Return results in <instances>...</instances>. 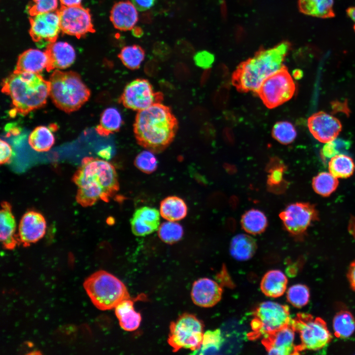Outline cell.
<instances>
[{
    "label": "cell",
    "instance_id": "obj_56",
    "mask_svg": "<svg viewBox=\"0 0 355 355\" xmlns=\"http://www.w3.org/2000/svg\"><path fill=\"white\" fill-rule=\"evenodd\" d=\"M110 152L109 150L103 149L99 152V155L103 157L106 159H108L110 157Z\"/></svg>",
    "mask_w": 355,
    "mask_h": 355
},
{
    "label": "cell",
    "instance_id": "obj_6",
    "mask_svg": "<svg viewBox=\"0 0 355 355\" xmlns=\"http://www.w3.org/2000/svg\"><path fill=\"white\" fill-rule=\"evenodd\" d=\"M83 287L95 306L105 311L115 308L130 299L128 289L119 279L104 270L95 272L83 283Z\"/></svg>",
    "mask_w": 355,
    "mask_h": 355
},
{
    "label": "cell",
    "instance_id": "obj_21",
    "mask_svg": "<svg viewBox=\"0 0 355 355\" xmlns=\"http://www.w3.org/2000/svg\"><path fill=\"white\" fill-rule=\"evenodd\" d=\"M0 224V239L3 247L7 249H14L19 243L17 234H15L16 224L11 205L6 201L1 203Z\"/></svg>",
    "mask_w": 355,
    "mask_h": 355
},
{
    "label": "cell",
    "instance_id": "obj_10",
    "mask_svg": "<svg viewBox=\"0 0 355 355\" xmlns=\"http://www.w3.org/2000/svg\"><path fill=\"white\" fill-rule=\"evenodd\" d=\"M292 76L284 66L267 77L256 93L268 108L277 107L289 100L295 92Z\"/></svg>",
    "mask_w": 355,
    "mask_h": 355
},
{
    "label": "cell",
    "instance_id": "obj_55",
    "mask_svg": "<svg viewBox=\"0 0 355 355\" xmlns=\"http://www.w3.org/2000/svg\"><path fill=\"white\" fill-rule=\"evenodd\" d=\"M292 76L295 79H299L303 76V72L299 69L295 70L292 72Z\"/></svg>",
    "mask_w": 355,
    "mask_h": 355
},
{
    "label": "cell",
    "instance_id": "obj_8",
    "mask_svg": "<svg viewBox=\"0 0 355 355\" xmlns=\"http://www.w3.org/2000/svg\"><path fill=\"white\" fill-rule=\"evenodd\" d=\"M251 323L252 332L249 337L255 339L276 331L291 322L289 308L273 301L260 303L253 313Z\"/></svg>",
    "mask_w": 355,
    "mask_h": 355
},
{
    "label": "cell",
    "instance_id": "obj_4",
    "mask_svg": "<svg viewBox=\"0 0 355 355\" xmlns=\"http://www.w3.org/2000/svg\"><path fill=\"white\" fill-rule=\"evenodd\" d=\"M2 93L10 96L16 112L26 115L46 104L50 82L39 73H14L3 79Z\"/></svg>",
    "mask_w": 355,
    "mask_h": 355
},
{
    "label": "cell",
    "instance_id": "obj_25",
    "mask_svg": "<svg viewBox=\"0 0 355 355\" xmlns=\"http://www.w3.org/2000/svg\"><path fill=\"white\" fill-rule=\"evenodd\" d=\"M115 313L120 327L124 330L132 331L140 326L142 317L134 307V302L130 299L121 302L115 308Z\"/></svg>",
    "mask_w": 355,
    "mask_h": 355
},
{
    "label": "cell",
    "instance_id": "obj_39",
    "mask_svg": "<svg viewBox=\"0 0 355 355\" xmlns=\"http://www.w3.org/2000/svg\"><path fill=\"white\" fill-rule=\"evenodd\" d=\"M288 301L296 308L306 305L309 300L310 291L305 285L296 284L291 286L287 291Z\"/></svg>",
    "mask_w": 355,
    "mask_h": 355
},
{
    "label": "cell",
    "instance_id": "obj_46",
    "mask_svg": "<svg viewBox=\"0 0 355 355\" xmlns=\"http://www.w3.org/2000/svg\"><path fill=\"white\" fill-rule=\"evenodd\" d=\"M152 52L157 59L165 61L170 58L172 50L166 43L163 41H157L153 45Z\"/></svg>",
    "mask_w": 355,
    "mask_h": 355
},
{
    "label": "cell",
    "instance_id": "obj_53",
    "mask_svg": "<svg viewBox=\"0 0 355 355\" xmlns=\"http://www.w3.org/2000/svg\"><path fill=\"white\" fill-rule=\"evenodd\" d=\"M132 34L136 37H141L143 35V31L142 28L135 26L132 29Z\"/></svg>",
    "mask_w": 355,
    "mask_h": 355
},
{
    "label": "cell",
    "instance_id": "obj_35",
    "mask_svg": "<svg viewBox=\"0 0 355 355\" xmlns=\"http://www.w3.org/2000/svg\"><path fill=\"white\" fill-rule=\"evenodd\" d=\"M145 51L139 45H132L124 47L118 57L127 68L134 70L138 69L143 61Z\"/></svg>",
    "mask_w": 355,
    "mask_h": 355
},
{
    "label": "cell",
    "instance_id": "obj_47",
    "mask_svg": "<svg viewBox=\"0 0 355 355\" xmlns=\"http://www.w3.org/2000/svg\"><path fill=\"white\" fill-rule=\"evenodd\" d=\"M176 53L182 58L190 57L194 52L192 45L186 40L180 39L177 40L175 47Z\"/></svg>",
    "mask_w": 355,
    "mask_h": 355
},
{
    "label": "cell",
    "instance_id": "obj_45",
    "mask_svg": "<svg viewBox=\"0 0 355 355\" xmlns=\"http://www.w3.org/2000/svg\"><path fill=\"white\" fill-rule=\"evenodd\" d=\"M193 59L196 66L202 69H208L214 62V57L211 52L203 50L197 52L194 55Z\"/></svg>",
    "mask_w": 355,
    "mask_h": 355
},
{
    "label": "cell",
    "instance_id": "obj_13",
    "mask_svg": "<svg viewBox=\"0 0 355 355\" xmlns=\"http://www.w3.org/2000/svg\"><path fill=\"white\" fill-rule=\"evenodd\" d=\"M317 217L315 206L308 203L291 204L280 213L285 229L294 235L303 233Z\"/></svg>",
    "mask_w": 355,
    "mask_h": 355
},
{
    "label": "cell",
    "instance_id": "obj_23",
    "mask_svg": "<svg viewBox=\"0 0 355 355\" xmlns=\"http://www.w3.org/2000/svg\"><path fill=\"white\" fill-rule=\"evenodd\" d=\"M48 58L45 52L29 49L19 56L13 72L40 73L46 68Z\"/></svg>",
    "mask_w": 355,
    "mask_h": 355
},
{
    "label": "cell",
    "instance_id": "obj_43",
    "mask_svg": "<svg viewBox=\"0 0 355 355\" xmlns=\"http://www.w3.org/2000/svg\"><path fill=\"white\" fill-rule=\"evenodd\" d=\"M274 166H269V175L268 176L267 183L270 186H276L280 184L283 180V176L285 167L280 160L275 158L271 161Z\"/></svg>",
    "mask_w": 355,
    "mask_h": 355
},
{
    "label": "cell",
    "instance_id": "obj_26",
    "mask_svg": "<svg viewBox=\"0 0 355 355\" xmlns=\"http://www.w3.org/2000/svg\"><path fill=\"white\" fill-rule=\"evenodd\" d=\"M257 249L255 240L244 234L234 236L230 243V253L236 260L246 261L250 259Z\"/></svg>",
    "mask_w": 355,
    "mask_h": 355
},
{
    "label": "cell",
    "instance_id": "obj_30",
    "mask_svg": "<svg viewBox=\"0 0 355 355\" xmlns=\"http://www.w3.org/2000/svg\"><path fill=\"white\" fill-rule=\"evenodd\" d=\"M241 223L243 229L252 235L262 233L266 229L268 221L265 214L261 211L252 209L242 215Z\"/></svg>",
    "mask_w": 355,
    "mask_h": 355
},
{
    "label": "cell",
    "instance_id": "obj_54",
    "mask_svg": "<svg viewBox=\"0 0 355 355\" xmlns=\"http://www.w3.org/2000/svg\"><path fill=\"white\" fill-rule=\"evenodd\" d=\"M347 14L354 23L355 31V6L351 7L347 9Z\"/></svg>",
    "mask_w": 355,
    "mask_h": 355
},
{
    "label": "cell",
    "instance_id": "obj_12",
    "mask_svg": "<svg viewBox=\"0 0 355 355\" xmlns=\"http://www.w3.org/2000/svg\"><path fill=\"white\" fill-rule=\"evenodd\" d=\"M61 31L65 34L79 38L88 33H94L89 9L81 5L64 6L57 10Z\"/></svg>",
    "mask_w": 355,
    "mask_h": 355
},
{
    "label": "cell",
    "instance_id": "obj_48",
    "mask_svg": "<svg viewBox=\"0 0 355 355\" xmlns=\"http://www.w3.org/2000/svg\"><path fill=\"white\" fill-rule=\"evenodd\" d=\"M0 164H7L10 162L12 155V150L11 146L5 141L0 140Z\"/></svg>",
    "mask_w": 355,
    "mask_h": 355
},
{
    "label": "cell",
    "instance_id": "obj_33",
    "mask_svg": "<svg viewBox=\"0 0 355 355\" xmlns=\"http://www.w3.org/2000/svg\"><path fill=\"white\" fill-rule=\"evenodd\" d=\"M223 339L219 329L208 330L204 333L200 348L193 351V355H214L219 351Z\"/></svg>",
    "mask_w": 355,
    "mask_h": 355
},
{
    "label": "cell",
    "instance_id": "obj_7",
    "mask_svg": "<svg viewBox=\"0 0 355 355\" xmlns=\"http://www.w3.org/2000/svg\"><path fill=\"white\" fill-rule=\"evenodd\" d=\"M290 324L300 335L301 344L297 346L298 354L305 350H320L332 339L326 322L320 317L314 318L310 314L299 313L291 319Z\"/></svg>",
    "mask_w": 355,
    "mask_h": 355
},
{
    "label": "cell",
    "instance_id": "obj_38",
    "mask_svg": "<svg viewBox=\"0 0 355 355\" xmlns=\"http://www.w3.org/2000/svg\"><path fill=\"white\" fill-rule=\"evenodd\" d=\"M183 234L182 226L174 221L163 223L158 228V235L164 242L172 244L179 241Z\"/></svg>",
    "mask_w": 355,
    "mask_h": 355
},
{
    "label": "cell",
    "instance_id": "obj_32",
    "mask_svg": "<svg viewBox=\"0 0 355 355\" xmlns=\"http://www.w3.org/2000/svg\"><path fill=\"white\" fill-rule=\"evenodd\" d=\"M355 167L353 159L344 154L332 157L328 163L329 172L337 178L350 177L354 173Z\"/></svg>",
    "mask_w": 355,
    "mask_h": 355
},
{
    "label": "cell",
    "instance_id": "obj_15",
    "mask_svg": "<svg viewBox=\"0 0 355 355\" xmlns=\"http://www.w3.org/2000/svg\"><path fill=\"white\" fill-rule=\"evenodd\" d=\"M46 222L44 217L35 211H29L21 218L18 226V243L25 247L41 239L45 235Z\"/></svg>",
    "mask_w": 355,
    "mask_h": 355
},
{
    "label": "cell",
    "instance_id": "obj_42",
    "mask_svg": "<svg viewBox=\"0 0 355 355\" xmlns=\"http://www.w3.org/2000/svg\"><path fill=\"white\" fill-rule=\"evenodd\" d=\"M58 0H33L28 8L30 16L57 10Z\"/></svg>",
    "mask_w": 355,
    "mask_h": 355
},
{
    "label": "cell",
    "instance_id": "obj_37",
    "mask_svg": "<svg viewBox=\"0 0 355 355\" xmlns=\"http://www.w3.org/2000/svg\"><path fill=\"white\" fill-rule=\"evenodd\" d=\"M273 138L284 144H287L294 141L296 137L294 126L289 122L282 121L277 122L272 131Z\"/></svg>",
    "mask_w": 355,
    "mask_h": 355
},
{
    "label": "cell",
    "instance_id": "obj_2",
    "mask_svg": "<svg viewBox=\"0 0 355 355\" xmlns=\"http://www.w3.org/2000/svg\"><path fill=\"white\" fill-rule=\"evenodd\" d=\"M178 121L170 107L161 103L139 111L134 123L138 144L153 153H160L173 141Z\"/></svg>",
    "mask_w": 355,
    "mask_h": 355
},
{
    "label": "cell",
    "instance_id": "obj_52",
    "mask_svg": "<svg viewBox=\"0 0 355 355\" xmlns=\"http://www.w3.org/2000/svg\"><path fill=\"white\" fill-rule=\"evenodd\" d=\"M82 0H60L61 6H75L80 5Z\"/></svg>",
    "mask_w": 355,
    "mask_h": 355
},
{
    "label": "cell",
    "instance_id": "obj_18",
    "mask_svg": "<svg viewBox=\"0 0 355 355\" xmlns=\"http://www.w3.org/2000/svg\"><path fill=\"white\" fill-rule=\"evenodd\" d=\"M222 289L215 281L206 278L197 280L193 284L191 296L193 303L202 307H211L221 299Z\"/></svg>",
    "mask_w": 355,
    "mask_h": 355
},
{
    "label": "cell",
    "instance_id": "obj_19",
    "mask_svg": "<svg viewBox=\"0 0 355 355\" xmlns=\"http://www.w3.org/2000/svg\"><path fill=\"white\" fill-rule=\"evenodd\" d=\"M48 58L46 70L65 69L74 62L75 52L72 46L65 42H54L48 44L44 51Z\"/></svg>",
    "mask_w": 355,
    "mask_h": 355
},
{
    "label": "cell",
    "instance_id": "obj_24",
    "mask_svg": "<svg viewBox=\"0 0 355 355\" xmlns=\"http://www.w3.org/2000/svg\"><path fill=\"white\" fill-rule=\"evenodd\" d=\"M287 284L286 276L280 270H272L267 272L260 282V289L266 296L276 298L285 292Z\"/></svg>",
    "mask_w": 355,
    "mask_h": 355
},
{
    "label": "cell",
    "instance_id": "obj_17",
    "mask_svg": "<svg viewBox=\"0 0 355 355\" xmlns=\"http://www.w3.org/2000/svg\"><path fill=\"white\" fill-rule=\"evenodd\" d=\"M294 330L290 323L263 337L262 343L269 355L298 354L294 344Z\"/></svg>",
    "mask_w": 355,
    "mask_h": 355
},
{
    "label": "cell",
    "instance_id": "obj_36",
    "mask_svg": "<svg viewBox=\"0 0 355 355\" xmlns=\"http://www.w3.org/2000/svg\"><path fill=\"white\" fill-rule=\"evenodd\" d=\"M338 185L337 178L330 172H322L314 178L312 186L315 192L323 196H327L333 192Z\"/></svg>",
    "mask_w": 355,
    "mask_h": 355
},
{
    "label": "cell",
    "instance_id": "obj_44",
    "mask_svg": "<svg viewBox=\"0 0 355 355\" xmlns=\"http://www.w3.org/2000/svg\"><path fill=\"white\" fill-rule=\"evenodd\" d=\"M229 96V86L227 83L221 85L213 97V103L215 106L219 109L224 108L228 103Z\"/></svg>",
    "mask_w": 355,
    "mask_h": 355
},
{
    "label": "cell",
    "instance_id": "obj_1",
    "mask_svg": "<svg viewBox=\"0 0 355 355\" xmlns=\"http://www.w3.org/2000/svg\"><path fill=\"white\" fill-rule=\"evenodd\" d=\"M77 187L76 200L83 207L99 200L107 202L119 189L114 166L106 160L85 157L72 177Z\"/></svg>",
    "mask_w": 355,
    "mask_h": 355
},
{
    "label": "cell",
    "instance_id": "obj_27",
    "mask_svg": "<svg viewBox=\"0 0 355 355\" xmlns=\"http://www.w3.org/2000/svg\"><path fill=\"white\" fill-rule=\"evenodd\" d=\"M334 0H299L300 11L305 15L320 18L334 15Z\"/></svg>",
    "mask_w": 355,
    "mask_h": 355
},
{
    "label": "cell",
    "instance_id": "obj_22",
    "mask_svg": "<svg viewBox=\"0 0 355 355\" xmlns=\"http://www.w3.org/2000/svg\"><path fill=\"white\" fill-rule=\"evenodd\" d=\"M137 8L129 1L115 3L110 11V19L114 27L120 31L132 30L138 20Z\"/></svg>",
    "mask_w": 355,
    "mask_h": 355
},
{
    "label": "cell",
    "instance_id": "obj_14",
    "mask_svg": "<svg viewBox=\"0 0 355 355\" xmlns=\"http://www.w3.org/2000/svg\"><path fill=\"white\" fill-rule=\"evenodd\" d=\"M30 22V35L36 43L54 42L61 31L57 10L31 16Z\"/></svg>",
    "mask_w": 355,
    "mask_h": 355
},
{
    "label": "cell",
    "instance_id": "obj_29",
    "mask_svg": "<svg viewBox=\"0 0 355 355\" xmlns=\"http://www.w3.org/2000/svg\"><path fill=\"white\" fill-rule=\"evenodd\" d=\"M123 123L119 111L115 108L108 107L102 112L99 124L95 128L100 136L106 137L117 132Z\"/></svg>",
    "mask_w": 355,
    "mask_h": 355
},
{
    "label": "cell",
    "instance_id": "obj_31",
    "mask_svg": "<svg viewBox=\"0 0 355 355\" xmlns=\"http://www.w3.org/2000/svg\"><path fill=\"white\" fill-rule=\"evenodd\" d=\"M55 138L50 128L39 126L31 133L28 142L31 147L37 152L48 151L53 146Z\"/></svg>",
    "mask_w": 355,
    "mask_h": 355
},
{
    "label": "cell",
    "instance_id": "obj_34",
    "mask_svg": "<svg viewBox=\"0 0 355 355\" xmlns=\"http://www.w3.org/2000/svg\"><path fill=\"white\" fill-rule=\"evenodd\" d=\"M333 327L336 337L347 338L352 335L355 330V320L350 312L342 311L334 317Z\"/></svg>",
    "mask_w": 355,
    "mask_h": 355
},
{
    "label": "cell",
    "instance_id": "obj_9",
    "mask_svg": "<svg viewBox=\"0 0 355 355\" xmlns=\"http://www.w3.org/2000/svg\"><path fill=\"white\" fill-rule=\"evenodd\" d=\"M203 324L194 315L183 313L170 325L167 342L177 352L181 349L198 350L203 338Z\"/></svg>",
    "mask_w": 355,
    "mask_h": 355
},
{
    "label": "cell",
    "instance_id": "obj_41",
    "mask_svg": "<svg viewBox=\"0 0 355 355\" xmlns=\"http://www.w3.org/2000/svg\"><path fill=\"white\" fill-rule=\"evenodd\" d=\"M350 146V142L342 139H335L325 143L322 149V153L324 157L331 158L335 155L343 154Z\"/></svg>",
    "mask_w": 355,
    "mask_h": 355
},
{
    "label": "cell",
    "instance_id": "obj_5",
    "mask_svg": "<svg viewBox=\"0 0 355 355\" xmlns=\"http://www.w3.org/2000/svg\"><path fill=\"white\" fill-rule=\"evenodd\" d=\"M49 81V96L53 103L67 113L79 109L90 97V90L76 72L55 70Z\"/></svg>",
    "mask_w": 355,
    "mask_h": 355
},
{
    "label": "cell",
    "instance_id": "obj_11",
    "mask_svg": "<svg viewBox=\"0 0 355 355\" xmlns=\"http://www.w3.org/2000/svg\"><path fill=\"white\" fill-rule=\"evenodd\" d=\"M163 100L161 92H155L148 80L138 78L128 83L119 98V102L125 107L140 111Z\"/></svg>",
    "mask_w": 355,
    "mask_h": 355
},
{
    "label": "cell",
    "instance_id": "obj_40",
    "mask_svg": "<svg viewBox=\"0 0 355 355\" xmlns=\"http://www.w3.org/2000/svg\"><path fill=\"white\" fill-rule=\"evenodd\" d=\"M134 164L142 172L151 174L157 168V160L152 152L148 150H144L136 157Z\"/></svg>",
    "mask_w": 355,
    "mask_h": 355
},
{
    "label": "cell",
    "instance_id": "obj_49",
    "mask_svg": "<svg viewBox=\"0 0 355 355\" xmlns=\"http://www.w3.org/2000/svg\"><path fill=\"white\" fill-rule=\"evenodd\" d=\"M132 1L137 9L143 11L151 8L154 4L155 0H132Z\"/></svg>",
    "mask_w": 355,
    "mask_h": 355
},
{
    "label": "cell",
    "instance_id": "obj_28",
    "mask_svg": "<svg viewBox=\"0 0 355 355\" xmlns=\"http://www.w3.org/2000/svg\"><path fill=\"white\" fill-rule=\"evenodd\" d=\"M160 213L164 219L171 221L184 218L187 213V207L180 198L172 196L163 199L160 203Z\"/></svg>",
    "mask_w": 355,
    "mask_h": 355
},
{
    "label": "cell",
    "instance_id": "obj_16",
    "mask_svg": "<svg viewBox=\"0 0 355 355\" xmlns=\"http://www.w3.org/2000/svg\"><path fill=\"white\" fill-rule=\"evenodd\" d=\"M308 127L315 138L325 143L335 139L342 129L338 119L323 111L317 112L309 117Z\"/></svg>",
    "mask_w": 355,
    "mask_h": 355
},
{
    "label": "cell",
    "instance_id": "obj_20",
    "mask_svg": "<svg viewBox=\"0 0 355 355\" xmlns=\"http://www.w3.org/2000/svg\"><path fill=\"white\" fill-rule=\"evenodd\" d=\"M132 232L144 236L157 230L160 224V213L155 208L142 207L137 209L130 219Z\"/></svg>",
    "mask_w": 355,
    "mask_h": 355
},
{
    "label": "cell",
    "instance_id": "obj_3",
    "mask_svg": "<svg viewBox=\"0 0 355 355\" xmlns=\"http://www.w3.org/2000/svg\"><path fill=\"white\" fill-rule=\"evenodd\" d=\"M289 45L283 42L277 46L261 50L242 63L233 72L232 83L241 92H256L263 82L281 70Z\"/></svg>",
    "mask_w": 355,
    "mask_h": 355
},
{
    "label": "cell",
    "instance_id": "obj_50",
    "mask_svg": "<svg viewBox=\"0 0 355 355\" xmlns=\"http://www.w3.org/2000/svg\"><path fill=\"white\" fill-rule=\"evenodd\" d=\"M348 278L353 289L355 291V260L350 264L348 272Z\"/></svg>",
    "mask_w": 355,
    "mask_h": 355
},
{
    "label": "cell",
    "instance_id": "obj_51",
    "mask_svg": "<svg viewBox=\"0 0 355 355\" xmlns=\"http://www.w3.org/2000/svg\"><path fill=\"white\" fill-rule=\"evenodd\" d=\"M222 135L225 142L229 144H232L234 142V134L230 128H225L223 131Z\"/></svg>",
    "mask_w": 355,
    "mask_h": 355
}]
</instances>
